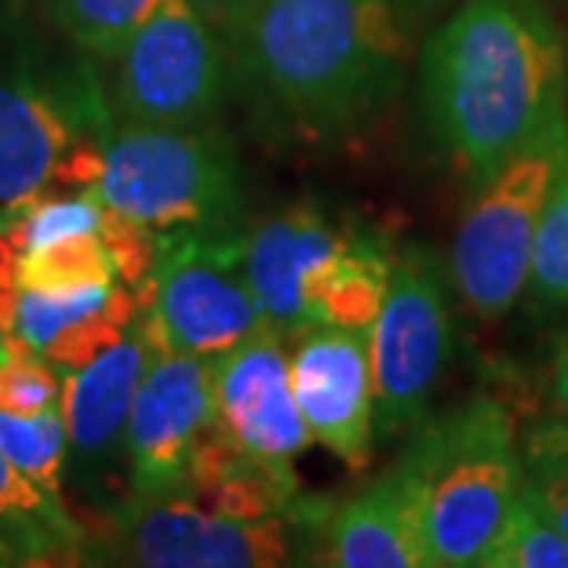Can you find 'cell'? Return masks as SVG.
Returning <instances> with one entry per match:
<instances>
[{"label": "cell", "instance_id": "cell-1", "mask_svg": "<svg viewBox=\"0 0 568 568\" xmlns=\"http://www.w3.org/2000/svg\"><path fill=\"white\" fill-rule=\"evenodd\" d=\"M227 48L256 126L310 149L379 121L410 63L402 0H256Z\"/></svg>", "mask_w": 568, "mask_h": 568}, {"label": "cell", "instance_id": "cell-2", "mask_svg": "<svg viewBox=\"0 0 568 568\" xmlns=\"http://www.w3.org/2000/svg\"><path fill=\"white\" fill-rule=\"evenodd\" d=\"M566 44L537 0H462L420 51L426 136L474 190L566 123Z\"/></svg>", "mask_w": 568, "mask_h": 568}, {"label": "cell", "instance_id": "cell-3", "mask_svg": "<svg viewBox=\"0 0 568 568\" xmlns=\"http://www.w3.org/2000/svg\"><path fill=\"white\" fill-rule=\"evenodd\" d=\"M395 462L417 496L436 568L480 566L528 480L511 407L470 395L426 417Z\"/></svg>", "mask_w": 568, "mask_h": 568}, {"label": "cell", "instance_id": "cell-4", "mask_svg": "<svg viewBox=\"0 0 568 568\" xmlns=\"http://www.w3.org/2000/svg\"><path fill=\"white\" fill-rule=\"evenodd\" d=\"M95 193L159 237L234 234L244 212V168L234 140L209 126L114 123Z\"/></svg>", "mask_w": 568, "mask_h": 568}, {"label": "cell", "instance_id": "cell-5", "mask_svg": "<svg viewBox=\"0 0 568 568\" xmlns=\"http://www.w3.org/2000/svg\"><path fill=\"white\" fill-rule=\"evenodd\" d=\"M85 61H54L36 36L0 22V209L48 193L77 142L111 136L118 118Z\"/></svg>", "mask_w": 568, "mask_h": 568}, {"label": "cell", "instance_id": "cell-6", "mask_svg": "<svg viewBox=\"0 0 568 568\" xmlns=\"http://www.w3.org/2000/svg\"><path fill=\"white\" fill-rule=\"evenodd\" d=\"M448 272L429 246L392 256L383 310L369 328L376 439L410 436L429 417L455 354Z\"/></svg>", "mask_w": 568, "mask_h": 568}, {"label": "cell", "instance_id": "cell-7", "mask_svg": "<svg viewBox=\"0 0 568 568\" xmlns=\"http://www.w3.org/2000/svg\"><path fill=\"white\" fill-rule=\"evenodd\" d=\"M568 121L549 126L484 186L458 224L448 275L477 316L499 320L521 304Z\"/></svg>", "mask_w": 568, "mask_h": 568}, {"label": "cell", "instance_id": "cell-8", "mask_svg": "<svg viewBox=\"0 0 568 568\" xmlns=\"http://www.w3.org/2000/svg\"><path fill=\"white\" fill-rule=\"evenodd\" d=\"M140 320L159 347L222 357L268 328L246 278L241 234L162 237L149 278L136 284Z\"/></svg>", "mask_w": 568, "mask_h": 568}, {"label": "cell", "instance_id": "cell-9", "mask_svg": "<svg viewBox=\"0 0 568 568\" xmlns=\"http://www.w3.org/2000/svg\"><path fill=\"white\" fill-rule=\"evenodd\" d=\"M111 63L108 102L121 123L200 126L234 89L231 48L190 0H162Z\"/></svg>", "mask_w": 568, "mask_h": 568}, {"label": "cell", "instance_id": "cell-10", "mask_svg": "<svg viewBox=\"0 0 568 568\" xmlns=\"http://www.w3.org/2000/svg\"><path fill=\"white\" fill-rule=\"evenodd\" d=\"M306 518H227L186 496L126 499L99 534H85L82 562L142 568H282L294 566V528ZM320 525L323 521H310Z\"/></svg>", "mask_w": 568, "mask_h": 568}, {"label": "cell", "instance_id": "cell-11", "mask_svg": "<svg viewBox=\"0 0 568 568\" xmlns=\"http://www.w3.org/2000/svg\"><path fill=\"white\" fill-rule=\"evenodd\" d=\"M215 361L155 347L126 420V484L133 499L183 496L193 452L215 420Z\"/></svg>", "mask_w": 568, "mask_h": 568}, {"label": "cell", "instance_id": "cell-12", "mask_svg": "<svg viewBox=\"0 0 568 568\" xmlns=\"http://www.w3.org/2000/svg\"><path fill=\"white\" fill-rule=\"evenodd\" d=\"M291 386L313 443L347 470H364L376 446L369 332L313 325L291 354Z\"/></svg>", "mask_w": 568, "mask_h": 568}, {"label": "cell", "instance_id": "cell-13", "mask_svg": "<svg viewBox=\"0 0 568 568\" xmlns=\"http://www.w3.org/2000/svg\"><path fill=\"white\" fill-rule=\"evenodd\" d=\"M354 237L357 231L338 227L310 203L268 215L246 234V278L272 332L301 338L316 325L313 297Z\"/></svg>", "mask_w": 568, "mask_h": 568}, {"label": "cell", "instance_id": "cell-14", "mask_svg": "<svg viewBox=\"0 0 568 568\" xmlns=\"http://www.w3.org/2000/svg\"><path fill=\"white\" fill-rule=\"evenodd\" d=\"M212 395L215 424L263 462L294 465L313 443L291 386V354L272 328L215 357Z\"/></svg>", "mask_w": 568, "mask_h": 568}, {"label": "cell", "instance_id": "cell-15", "mask_svg": "<svg viewBox=\"0 0 568 568\" xmlns=\"http://www.w3.org/2000/svg\"><path fill=\"white\" fill-rule=\"evenodd\" d=\"M155 347L136 316L123 342L104 351L99 361L77 373H61L67 446L82 484H102L114 467H126V420Z\"/></svg>", "mask_w": 568, "mask_h": 568}, {"label": "cell", "instance_id": "cell-16", "mask_svg": "<svg viewBox=\"0 0 568 568\" xmlns=\"http://www.w3.org/2000/svg\"><path fill=\"white\" fill-rule=\"evenodd\" d=\"M320 559L335 568H436L417 496L398 462L328 511Z\"/></svg>", "mask_w": 568, "mask_h": 568}, {"label": "cell", "instance_id": "cell-17", "mask_svg": "<svg viewBox=\"0 0 568 568\" xmlns=\"http://www.w3.org/2000/svg\"><path fill=\"white\" fill-rule=\"evenodd\" d=\"M0 537L20 549L26 566L82 562L85 530L61 496L44 493L0 448Z\"/></svg>", "mask_w": 568, "mask_h": 568}, {"label": "cell", "instance_id": "cell-18", "mask_svg": "<svg viewBox=\"0 0 568 568\" xmlns=\"http://www.w3.org/2000/svg\"><path fill=\"white\" fill-rule=\"evenodd\" d=\"M392 256L395 253H386V246L376 237L357 234L313 297L316 325L369 332L386 301Z\"/></svg>", "mask_w": 568, "mask_h": 568}, {"label": "cell", "instance_id": "cell-19", "mask_svg": "<svg viewBox=\"0 0 568 568\" xmlns=\"http://www.w3.org/2000/svg\"><path fill=\"white\" fill-rule=\"evenodd\" d=\"M162 0H44L48 20L89 61L111 63Z\"/></svg>", "mask_w": 568, "mask_h": 568}, {"label": "cell", "instance_id": "cell-20", "mask_svg": "<svg viewBox=\"0 0 568 568\" xmlns=\"http://www.w3.org/2000/svg\"><path fill=\"white\" fill-rule=\"evenodd\" d=\"M525 306L540 320L568 313V133L534 244Z\"/></svg>", "mask_w": 568, "mask_h": 568}, {"label": "cell", "instance_id": "cell-21", "mask_svg": "<svg viewBox=\"0 0 568 568\" xmlns=\"http://www.w3.org/2000/svg\"><path fill=\"white\" fill-rule=\"evenodd\" d=\"M114 263L104 250L99 231L67 234L41 244L17 260L20 287L36 291H73L85 284H114Z\"/></svg>", "mask_w": 568, "mask_h": 568}, {"label": "cell", "instance_id": "cell-22", "mask_svg": "<svg viewBox=\"0 0 568 568\" xmlns=\"http://www.w3.org/2000/svg\"><path fill=\"white\" fill-rule=\"evenodd\" d=\"M0 448L32 484H39L51 496H61L63 465L70 448L61 405L39 414L0 410Z\"/></svg>", "mask_w": 568, "mask_h": 568}, {"label": "cell", "instance_id": "cell-23", "mask_svg": "<svg viewBox=\"0 0 568 568\" xmlns=\"http://www.w3.org/2000/svg\"><path fill=\"white\" fill-rule=\"evenodd\" d=\"M480 568H568V537L521 489L503 528L480 556Z\"/></svg>", "mask_w": 568, "mask_h": 568}, {"label": "cell", "instance_id": "cell-24", "mask_svg": "<svg viewBox=\"0 0 568 568\" xmlns=\"http://www.w3.org/2000/svg\"><path fill=\"white\" fill-rule=\"evenodd\" d=\"M61 405V373L17 332H0V410L39 414Z\"/></svg>", "mask_w": 568, "mask_h": 568}, {"label": "cell", "instance_id": "cell-25", "mask_svg": "<svg viewBox=\"0 0 568 568\" xmlns=\"http://www.w3.org/2000/svg\"><path fill=\"white\" fill-rule=\"evenodd\" d=\"M108 294H111V284H85V287H73V291L20 287L13 332L41 351L67 325L80 323L95 310H102Z\"/></svg>", "mask_w": 568, "mask_h": 568}, {"label": "cell", "instance_id": "cell-26", "mask_svg": "<svg viewBox=\"0 0 568 568\" xmlns=\"http://www.w3.org/2000/svg\"><path fill=\"white\" fill-rule=\"evenodd\" d=\"M99 237L104 250L114 263L118 282L136 287L149 278V272L155 268V260L162 253V237L145 227L136 219L123 215L118 209L102 203V222H99Z\"/></svg>", "mask_w": 568, "mask_h": 568}, {"label": "cell", "instance_id": "cell-27", "mask_svg": "<svg viewBox=\"0 0 568 568\" xmlns=\"http://www.w3.org/2000/svg\"><path fill=\"white\" fill-rule=\"evenodd\" d=\"M518 443L530 477H547L568 487V414L552 410L530 420L518 433Z\"/></svg>", "mask_w": 568, "mask_h": 568}, {"label": "cell", "instance_id": "cell-28", "mask_svg": "<svg viewBox=\"0 0 568 568\" xmlns=\"http://www.w3.org/2000/svg\"><path fill=\"white\" fill-rule=\"evenodd\" d=\"M196 7V13L203 17L209 26H215L222 32V39L227 41L237 29L241 22L246 20V13L253 10L256 0H190Z\"/></svg>", "mask_w": 568, "mask_h": 568}, {"label": "cell", "instance_id": "cell-29", "mask_svg": "<svg viewBox=\"0 0 568 568\" xmlns=\"http://www.w3.org/2000/svg\"><path fill=\"white\" fill-rule=\"evenodd\" d=\"M525 493L530 496V503L547 511L549 518L566 530L568 537V487L559 480H547V477H530L525 480Z\"/></svg>", "mask_w": 568, "mask_h": 568}, {"label": "cell", "instance_id": "cell-30", "mask_svg": "<svg viewBox=\"0 0 568 568\" xmlns=\"http://www.w3.org/2000/svg\"><path fill=\"white\" fill-rule=\"evenodd\" d=\"M549 398H552L556 410L568 414V342L556 354V364H552V373H549Z\"/></svg>", "mask_w": 568, "mask_h": 568}, {"label": "cell", "instance_id": "cell-31", "mask_svg": "<svg viewBox=\"0 0 568 568\" xmlns=\"http://www.w3.org/2000/svg\"><path fill=\"white\" fill-rule=\"evenodd\" d=\"M13 566H26L22 552L7 537H0V568H13Z\"/></svg>", "mask_w": 568, "mask_h": 568}]
</instances>
